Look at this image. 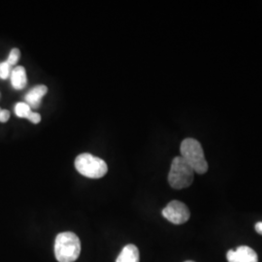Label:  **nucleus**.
<instances>
[{"label":"nucleus","mask_w":262,"mask_h":262,"mask_svg":"<svg viewBox=\"0 0 262 262\" xmlns=\"http://www.w3.org/2000/svg\"><path fill=\"white\" fill-rule=\"evenodd\" d=\"M81 253V242L73 232H61L55 241V255L58 262H74Z\"/></svg>","instance_id":"1"},{"label":"nucleus","mask_w":262,"mask_h":262,"mask_svg":"<svg viewBox=\"0 0 262 262\" xmlns=\"http://www.w3.org/2000/svg\"><path fill=\"white\" fill-rule=\"evenodd\" d=\"M162 215L174 225H183L190 217L187 205L178 200H173L162 210Z\"/></svg>","instance_id":"5"},{"label":"nucleus","mask_w":262,"mask_h":262,"mask_svg":"<svg viewBox=\"0 0 262 262\" xmlns=\"http://www.w3.org/2000/svg\"><path fill=\"white\" fill-rule=\"evenodd\" d=\"M10 119V112L8 110H2L0 114V122H7Z\"/></svg>","instance_id":"14"},{"label":"nucleus","mask_w":262,"mask_h":262,"mask_svg":"<svg viewBox=\"0 0 262 262\" xmlns=\"http://www.w3.org/2000/svg\"><path fill=\"white\" fill-rule=\"evenodd\" d=\"M181 157L187 161V164L193 169L194 173L203 175L208 171L204 150L201 144L193 138H187L181 144Z\"/></svg>","instance_id":"2"},{"label":"nucleus","mask_w":262,"mask_h":262,"mask_svg":"<svg viewBox=\"0 0 262 262\" xmlns=\"http://www.w3.org/2000/svg\"><path fill=\"white\" fill-rule=\"evenodd\" d=\"M76 170L84 177L100 179L108 172L107 163L103 159L89 152L79 155L75 159Z\"/></svg>","instance_id":"3"},{"label":"nucleus","mask_w":262,"mask_h":262,"mask_svg":"<svg viewBox=\"0 0 262 262\" xmlns=\"http://www.w3.org/2000/svg\"><path fill=\"white\" fill-rule=\"evenodd\" d=\"M19 57H20V52H19V49L14 48V49L11 50L9 56H8V58H7L6 61L11 66H16L18 63V61H19Z\"/></svg>","instance_id":"12"},{"label":"nucleus","mask_w":262,"mask_h":262,"mask_svg":"<svg viewBox=\"0 0 262 262\" xmlns=\"http://www.w3.org/2000/svg\"><path fill=\"white\" fill-rule=\"evenodd\" d=\"M1 111H2V109H1V108H0V114H1Z\"/></svg>","instance_id":"17"},{"label":"nucleus","mask_w":262,"mask_h":262,"mask_svg":"<svg viewBox=\"0 0 262 262\" xmlns=\"http://www.w3.org/2000/svg\"><path fill=\"white\" fill-rule=\"evenodd\" d=\"M194 171L182 157L173 159L169 171L168 183L175 189L188 187L193 182Z\"/></svg>","instance_id":"4"},{"label":"nucleus","mask_w":262,"mask_h":262,"mask_svg":"<svg viewBox=\"0 0 262 262\" xmlns=\"http://www.w3.org/2000/svg\"><path fill=\"white\" fill-rule=\"evenodd\" d=\"M12 66L7 61L0 62V79L6 80L11 76Z\"/></svg>","instance_id":"11"},{"label":"nucleus","mask_w":262,"mask_h":262,"mask_svg":"<svg viewBox=\"0 0 262 262\" xmlns=\"http://www.w3.org/2000/svg\"><path fill=\"white\" fill-rule=\"evenodd\" d=\"M254 228L258 234L262 235V222H258L256 225H254Z\"/></svg>","instance_id":"15"},{"label":"nucleus","mask_w":262,"mask_h":262,"mask_svg":"<svg viewBox=\"0 0 262 262\" xmlns=\"http://www.w3.org/2000/svg\"><path fill=\"white\" fill-rule=\"evenodd\" d=\"M48 93V88L45 84H38L36 86L32 88L28 94H26V103L29 105L30 108L37 109L41 104L42 98Z\"/></svg>","instance_id":"7"},{"label":"nucleus","mask_w":262,"mask_h":262,"mask_svg":"<svg viewBox=\"0 0 262 262\" xmlns=\"http://www.w3.org/2000/svg\"><path fill=\"white\" fill-rule=\"evenodd\" d=\"M226 258L228 262H258L257 253L248 246H241L235 251H228Z\"/></svg>","instance_id":"6"},{"label":"nucleus","mask_w":262,"mask_h":262,"mask_svg":"<svg viewBox=\"0 0 262 262\" xmlns=\"http://www.w3.org/2000/svg\"><path fill=\"white\" fill-rule=\"evenodd\" d=\"M30 112H31V108L26 102H19L15 106V113L19 118L27 119Z\"/></svg>","instance_id":"10"},{"label":"nucleus","mask_w":262,"mask_h":262,"mask_svg":"<svg viewBox=\"0 0 262 262\" xmlns=\"http://www.w3.org/2000/svg\"><path fill=\"white\" fill-rule=\"evenodd\" d=\"M185 262H194V261H191V260H187V261H185Z\"/></svg>","instance_id":"16"},{"label":"nucleus","mask_w":262,"mask_h":262,"mask_svg":"<svg viewBox=\"0 0 262 262\" xmlns=\"http://www.w3.org/2000/svg\"><path fill=\"white\" fill-rule=\"evenodd\" d=\"M27 119H28V121H30L32 123H35V124L41 122V116L38 113H29V115H28Z\"/></svg>","instance_id":"13"},{"label":"nucleus","mask_w":262,"mask_h":262,"mask_svg":"<svg viewBox=\"0 0 262 262\" xmlns=\"http://www.w3.org/2000/svg\"><path fill=\"white\" fill-rule=\"evenodd\" d=\"M140 254L139 250L135 245H126L119 254L116 262H139Z\"/></svg>","instance_id":"9"},{"label":"nucleus","mask_w":262,"mask_h":262,"mask_svg":"<svg viewBox=\"0 0 262 262\" xmlns=\"http://www.w3.org/2000/svg\"><path fill=\"white\" fill-rule=\"evenodd\" d=\"M11 84L15 90H23L28 84L27 71L24 66H16L11 72Z\"/></svg>","instance_id":"8"}]
</instances>
